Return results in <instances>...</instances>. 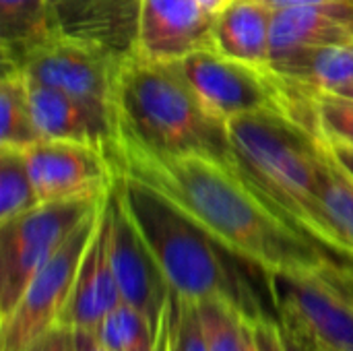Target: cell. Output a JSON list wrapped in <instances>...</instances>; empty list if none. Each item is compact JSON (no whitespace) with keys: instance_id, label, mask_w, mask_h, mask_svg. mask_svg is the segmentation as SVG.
<instances>
[{"instance_id":"obj_27","label":"cell","mask_w":353,"mask_h":351,"mask_svg":"<svg viewBox=\"0 0 353 351\" xmlns=\"http://www.w3.org/2000/svg\"><path fill=\"white\" fill-rule=\"evenodd\" d=\"M23 351H74V335L66 325H56Z\"/></svg>"},{"instance_id":"obj_18","label":"cell","mask_w":353,"mask_h":351,"mask_svg":"<svg viewBox=\"0 0 353 351\" xmlns=\"http://www.w3.org/2000/svg\"><path fill=\"white\" fill-rule=\"evenodd\" d=\"M56 37L48 0H0L2 64L19 68Z\"/></svg>"},{"instance_id":"obj_31","label":"cell","mask_w":353,"mask_h":351,"mask_svg":"<svg viewBox=\"0 0 353 351\" xmlns=\"http://www.w3.org/2000/svg\"><path fill=\"white\" fill-rule=\"evenodd\" d=\"M244 351H261L254 327H252L250 321H244Z\"/></svg>"},{"instance_id":"obj_8","label":"cell","mask_w":353,"mask_h":351,"mask_svg":"<svg viewBox=\"0 0 353 351\" xmlns=\"http://www.w3.org/2000/svg\"><path fill=\"white\" fill-rule=\"evenodd\" d=\"M120 58L97 48L56 37L35 50L19 68L27 79L60 89L89 108L114 134Z\"/></svg>"},{"instance_id":"obj_11","label":"cell","mask_w":353,"mask_h":351,"mask_svg":"<svg viewBox=\"0 0 353 351\" xmlns=\"http://www.w3.org/2000/svg\"><path fill=\"white\" fill-rule=\"evenodd\" d=\"M56 35L120 60L139 52L143 0H48Z\"/></svg>"},{"instance_id":"obj_26","label":"cell","mask_w":353,"mask_h":351,"mask_svg":"<svg viewBox=\"0 0 353 351\" xmlns=\"http://www.w3.org/2000/svg\"><path fill=\"white\" fill-rule=\"evenodd\" d=\"M316 114L321 134L327 143L353 149V101L335 93H319Z\"/></svg>"},{"instance_id":"obj_30","label":"cell","mask_w":353,"mask_h":351,"mask_svg":"<svg viewBox=\"0 0 353 351\" xmlns=\"http://www.w3.org/2000/svg\"><path fill=\"white\" fill-rule=\"evenodd\" d=\"M269 4L271 8H290V6H306V4H321V2H331V0H261Z\"/></svg>"},{"instance_id":"obj_12","label":"cell","mask_w":353,"mask_h":351,"mask_svg":"<svg viewBox=\"0 0 353 351\" xmlns=\"http://www.w3.org/2000/svg\"><path fill=\"white\" fill-rule=\"evenodd\" d=\"M215 17L196 0H143L137 54L178 62L199 50H215Z\"/></svg>"},{"instance_id":"obj_19","label":"cell","mask_w":353,"mask_h":351,"mask_svg":"<svg viewBox=\"0 0 353 351\" xmlns=\"http://www.w3.org/2000/svg\"><path fill=\"white\" fill-rule=\"evenodd\" d=\"M0 120V147L27 149L43 141L31 114L27 77L21 68L10 64H2Z\"/></svg>"},{"instance_id":"obj_33","label":"cell","mask_w":353,"mask_h":351,"mask_svg":"<svg viewBox=\"0 0 353 351\" xmlns=\"http://www.w3.org/2000/svg\"><path fill=\"white\" fill-rule=\"evenodd\" d=\"M335 95H339V97H345V99H350L353 101V81L352 83H347V85H343V87H339L337 91H333Z\"/></svg>"},{"instance_id":"obj_32","label":"cell","mask_w":353,"mask_h":351,"mask_svg":"<svg viewBox=\"0 0 353 351\" xmlns=\"http://www.w3.org/2000/svg\"><path fill=\"white\" fill-rule=\"evenodd\" d=\"M205 10H209V12H213V14H217L230 0H196Z\"/></svg>"},{"instance_id":"obj_9","label":"cell","mask_w":353,"mask_h":351,"mask_svg":"<svg viewBox=\"0 0 353 351\" xmlns=\"http://www.w3.org/2000/svg\"><path fill=\"white\" fill-rule=\"evenodd\" d=\"M352 281L331 275L265 277L273 306L296 317L325 351H353Z\"/></svg>"},{"instance_id":"obj_13","label":"cell","mask_w":353,"mask_h":351,"mask_svg":"<svg viewBox=\"0 0 353 351\" xmlns=\"http://www.w3.org/2000/svg\"><path fill=\"white\" fill-rule=\"evenodd\" d=\"M120 302V290L110 257V217L103 201L95 234L81 261L60 325L70 329H97L103 317Z\"/></svg>"},{"instance_id":"obj_4","label":"cell","mask_w":353,"mask_h":351,"mask_svg":"<svg viewBox=\"0 0 353 351\" xmlns=\"http://www.w3.org/2000/svg\"><path fill=\"white\" fill-rule=\"evenodd\" d=\"M116 176L122 184L126 209L174 294L194 302L223 300L246 321L267 314L256 288L242 269L250 265L228 252L151 186Z\"/></svg>"},{"instance_id":"obj_15","label":"cell","mask_w":353,"mask_h":351,"mask_svg":"<svg viewBox=\"0 0 353 351\" xmlns=\"http://www.w3.org/2000/svg\"><path fill=\"white\" fill-rule=\"evenodd\" d=\"M29 106L43 141H74L97 147L101 153L112 130L68 93L27 79Z\"/></svg>"},{"instance_id":"obj_23","label":"cell","mask_w":353,"mask_h":351,"mask_svg":"<svg viewBox=\"0 0 353 351\" xmlns=\"http://www.w3.org/2000/svg\"><path fill=\"white\" fill-rule=\"evenodd\" d=\"M261 351H325L302 323L285 310L250 321Z\"/></svg>"},{"instance_id":"obj_29","label":"cell","mask_w":353,"mask_h":351,"mask_svg":"<svg viewBox=\"0 0 353 351\" xmlns=\"http://www.w3.org/2000/svg\"><path fill=\"white\" fill-rule=\"evenodd\" d=\"M331 147V153L335 155V159L341 163V168L350 174L353 178V149L352 147H345V145H335V143H329Z\"/></svg>"},{"instance_id":"obj_24","label":"cell","mask_w":353,"mask_h":351,"mask_svg":"<svg viewBox=\"0 0 353 351\" xmlns=\"http://www.w3.org/2000/svg\"><path fill=\"white\" fill-rule=\"evenodd\" d=\"M209 351H244V317L223 300L196 302Z\"/></svg>"},{"instance_id":"obj_16","label":"cell","mask_w":353,"mask_h":351,"mask_svg":"<svg viewBox=\"0 0 353 351\" xmlns=\"http://www.w3.org/2000/svg\"><path fill=\"white\" fill-rule=\"evenodd\" d=\"M273 12L261 0H230L215 17V50L240 62L269 66Z\"/></svg>"},{"instance_id":"obj_20","label":"cell","mask_w":353,"mask_h":351,"mask_svg":"<svg viewBox=\"0 0 353 351\" xmlns=\"http://www.w3.org/2000/svg\"><path fill=\"white\" fill-rule=\"evenodd\" d=\"M323 205L341 257L353 263V178L335 159L327 141H323Z\"/></svg>"},{"instance_id":"obj_25","label":"cell","mask_w":353,"mask_h":351,"mask_svg":"<svg viewBox=\"0 0 353 351\" xmlns=\"http://www.w3.org/2000/svg\"><path fill=\"white\" fill-rule=\"evenodd\" d=\"M165 351H209L196 302L174 292L165 323Z\"/></svg>"},{"instance_id":"obj_21","label":"cell","mask_w":353,"mask_h":351,"mask_svg":"<svg viewBox=\"0 0 353 351\" xmlns=\"http://www.w3.org/2000/svg\"><path fill=\"white\" fill-rule=\"evenodd\" d=\"M39 205L23 149L0 147V223Z\"/></svg>"},{"instance_id":"obj_7","label":"cell","mask_w":353,"mask_h":351,"mask_svg":"<svg viewBox=\"0 0 353 351\" xmlns=\"http://www.w3.org/2000/svg\"><path fill=\"white\" fill-rule=\"evenodd\" d=\"M105 209L110 217V257L120 300L137 308L151 323L161 351H165L172 288L126 209L122 184L116 174L105 194Z\"/></svg>"},{"instance_id":"obj_1","label":"cell","mask_w":353,"mask_h":351,"mask_svg":"<svg viewBox=\"0 0 353 351\" xmlns=\"http://www.w3.org/2000/svg\"><path fill=\"white\" fill-rule=\"evenodd\" d=\"M103 155L114 174L139 180L163 194L228 252L265 277H353L352 263L283 219L240 170L194 155L153 153L116 132Z\"/></svg>"},{"instance_id":"obj_6","label":"cell","mask_w":353,"mask_h":351,"mask_svg":"<svg viewBox=\"0 0 353 351\" xmlns=\"http://www.w3.org/2000/svg\"><path fill=\"white\" fill-rule=\"evenodd\" d=\"M101 207L103 203L72 230L52 259L29 281L12 312L6 319H0L2 351L27 350L46 331L60 325L81 261L95 234Z\"/></svg>"},{"instance_id":"obj_5","label":"cell","mask_w":353,"mask_h":351,"mask_svg":"<svg viewBox=\"0 0 353 351\" xmlns=\"http://www.w3.org/2000/svg\"><path fill=\"white\" fill-rule=\"evenodd\" d=\"M105 194L37 205L29 213L0 223V319L12 312L35 273L103 203Z\"/></svg>"},{"instance_id":"obj_22","label":"cell","mask_w":353,"mask_h":351,"mask_svg":"<svg viewBox=\"0 0 353 351\" xmlns=\"http://www.w3.org/2000/svg\"><path fill=\"white\" fill-rule=\"evenodd\" d=\"M97 333L112 351H161L151 323L124 302L103 317Z\"/></svg>"},{"instance_id":"obj_10","label":"cell","mask_w":353,"mask_h":351,"mask_svg":"<svg viewBox=\"0 0 353 351\" xmlns=\"http://www.w3.org/2000/svg\"><path fill=\"white\" fill-rule=\"evenodd\" d=\"M23 153L39 205L97 197L114 182L105 155L85 143L39 141Z\"/></svg>"},{"instance_id":"obj_17","label":"cell","mask_w":353,"mask_h":351,"mask_svg":"<svg viewBox=\"0 0 353 351\" xmlns=\"http://www.w3.org/2000/svg\"><path fill=\"white\" fill-rule=\"evenodd\" d=\"M269 66L310 95L333 93L353 81V43L300 48L273 58Z\"/></svg>"},{"instance_id":"obj_14","label":"cell","mask_w":353,"mask_h":351,"mask_svg":"<svg viewBox=\"0 0 353 351\" xmlns=\"http://www.w3.org/2000/svg\"><path fill=\"white\" fill-rule=\"evenodd\" d=\"M353 43V0L277 8L271 27V60L300 48Z\"/></svg>"},{"instance_id":"obj_2","label":"cell","mask_w":353,"mask_h":351,"mask_svg":"<svg viewBox=\"0 0 353 351\" xmlns=\"http://www.w3.org/2000/svg\"><path fill=\"white\" fill-rule=\"evenodd\" d=\"M114 132L153 153L194 155L240 170L228 120L196 95L176 62L141 54L122 62Z\"/></svg>"},{"instance_id":"obj_28","label":"cell","mask_w":353,"mask_h":351,"mask_svg":"<svg viewBox=\"0 0 353 351\" xmlns=\"http://www.w3.org/2000/svg\"><path fill=\"white\" fill-rule=\"evenodd\" d=\"M74 351H112L99 337L97 329H72Z\"/></svg>"},{"instance_id":"obj_3","label":"cell","mask_w":353,"mask_h":351,"mask_svg":"<svg viewBox=\"0 0 353 351\" xmlns=\"http://www.w3.org/2000/svg\"><path fill=\"white\" fill-rule=\"evenodd\" d=\"M228 124L244 180L283 219L343 259L323 205L325 139L279 114H246Z\"/></svg>"}]
</instances>
